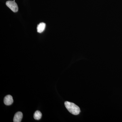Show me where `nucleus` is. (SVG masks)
Segmentation results:
<instances>
[{"label": "nucleus", "mask_w": 122, "mask_h": 122, "mask_svg": "<svg viewBox=\"0 0 122 122\" xmlns=\"http://www.w3.org/2000/svg\"><path fill=\"white\" fill-rule=\"evenodd\" d=\"M65 105L68 111L73 115H77L81 112L79 107L74 103L66 101L65 102Z\"/></svg>", "instance_id": "nucleus-1"}, {"label": "nucleus", "mask_w": 122, "mask_h": 122, "mask_svg": "<svg viewBox=\"0 0 122 122\" xmlns=\"http://www.w3.org/2000/svg\"><path fill=\"white\" fill-rule=\"evenodd\" d=\"M6 5L12 11L17 12L18 10V8L16 3L14 1L9 0L6 2Z\"/></svg>", "instance_id": "nucleus-2"}, {"label": "nucleus", "mask_w": 122, "mask_h": 122, "mask_svg": "<svg viewBox=\"0 0 122 122\" xmlns=\"http://www.w3.org/2000/svg\"><path fill=\"white\" fill-rule=\"evenodd\" d=\"M13 102L12 96L11 95H8L5 97L4 99V103L5 105L7 106H9L12 105Z\"/></svg>", "instance_id": "nucleus-3"}, {"label": "nucleus", "mask_w": 122, "mask_h": 122, "mask_svg": "<svg viewBox=\"0 0 122 122\" xmlns=\"http://www.w3.org/2000/svg\"><path fill=\"white\" fill-rule=\"evenodd\" d=\"M23 114L21 112H17L14 115L13 119V122H20L22 120Z\"/></svg>", "instance_id": "nucleus-4"}, {"label": "nucleus", "mask_w": 122, "mask_h": 122, "mask_svg": "<svg viewBox=\"0 0 122 122\" xmlns=\"http://www.w3.org/2000/svg\"><path fill=\"white\" fill-rule=\"evenodd\" d=\"M46 24L44 22H41L37 26V31L38 32L41 33L45 29Z\"/></svg>", "instance_id": "nucleus-5"}, {"label": "nucleus", "mask_w": 122, "mask_h": 122, "mask_svg": "<svg viewBox=\"0 0 122 122\" xmlns=\"http://www.w3.org/2000/svg\"><path fill=\"white\" fill-rule=\"evenodd\" d=\"M42 117V114L39 111H37L34 114V118L35 120H39L41 119Z\"/></svg>", "instance_id": "nucleus-6"}]
</instances>
